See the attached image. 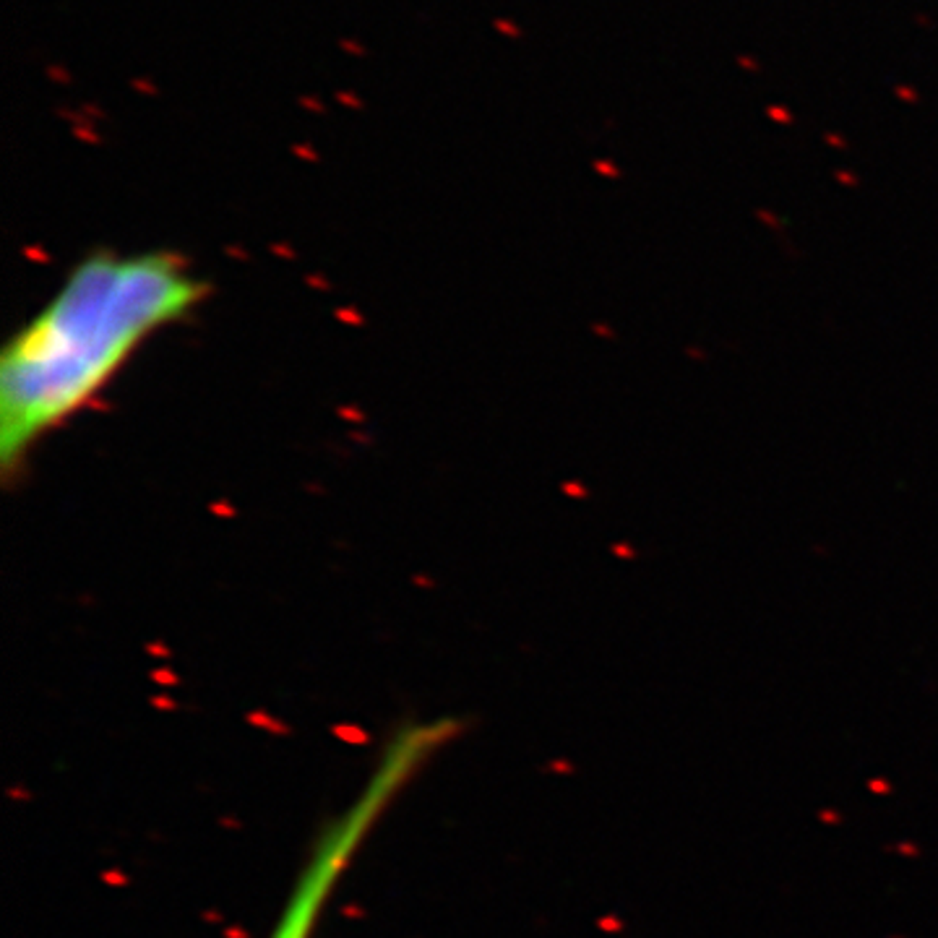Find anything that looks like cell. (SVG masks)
I'll list each match as a JSON object with an SVG mask.
<instances>
[{
    "label": "cell",
    "mask_w": 938,
    "mask_h": 938,
    "mask_svg": "<svg viewBox=\"0 0 938 938\" xmlns=\"http://www.w3.org/2000/svg\"><path fill=\"white\" fill-rule=\"evenodd\" d=\"M173 250L84 259L0 357V464L6 477L44 433L94 399L151 334L206 297Z\"/></svg>",
    "instance_id": "1"
}]
</instances>
